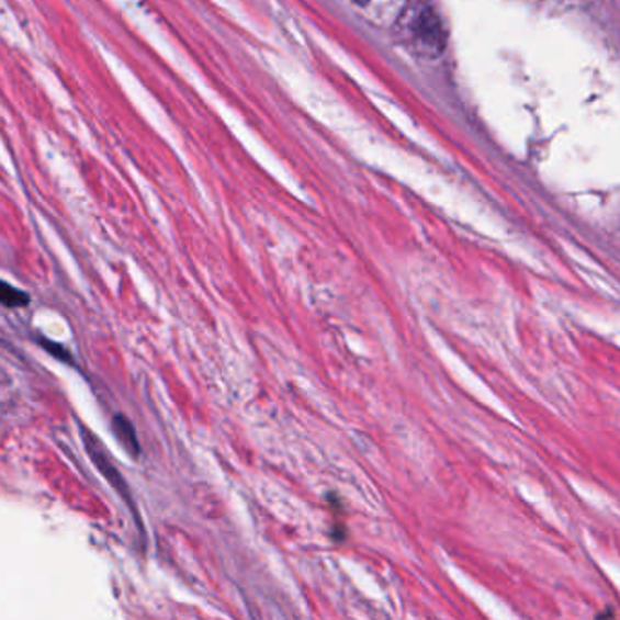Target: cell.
Returning a JSON list of instances; mask_svg holds the SVG:
<instances>
[{
	"instance_id": "cell-6",
	"label": "cell",
	"mask_w": 620,
	"mask_h": 620,
	"mask_svg": "<svg viewBox=\"0 0 620 620\" xmlns=\"http://www.w3.org/2000/svg\"><path fill=\"white\" fill-rule=\"evenodd\" d=\"M353 2H356V4L364 5L367 4L368 0H353Z\"/></svg>"
},
{
	"instance_id": "cell-5",
	"label": "cell",
	"mask_w": 620,
	"mask_h": 620,
	"mask_svg": "<svg viewBox=\"0 0 620 620\" xmlns=\"http://www.w3.org/2000/svg\"><path fill=\"white\" fill-rule=\"evenodd\" d=\"M41 345H43V348H46V350H48L49 353H52V356L57 357V359H60V361L71 362L69 361L68 351L64 350L63 346L55 345V342H49L48 339H41Z\"/></svg>"
},
{
	"instance_id": "cell-2",
	"label": "cell",
	"mask_w": 620,
	"mask_h": 620,
	"mask_svg": "<svg viewBox=\"0 0 620 620\" xmlns=\"http://www.w3.org/2000/svg\"><path fill=\"white\" fill-rule=\"evenodd\" d=\"M414 30L415 35H417L420 43L425 44V48L437 49V52H440L442 46H444L442 27H440L439 19H437L433 11H422L419 19H417V24H415Z\"/></svg>"
},
{
	"instance_id": "cell-1",
	"label": "cell",
	"mask_w": 620,
	"mask_h": 620,
	"mask_svg": "<svg viewBox=\"0 0 620 620\" xmlns=\"http://www.w3.org/2000/svg\"><path fill=\"white\" fill-rule=\"evenodd\" d=\"M82 439H84L86 451H88V455L91 456L93 464L101 470L108 483L112 484L113 488L117 489L119 494L123 495L124 500H126L129 506H133L126 483H124L123 475H121L117 467L113 466L112 456L108 455V451L102 448L101 442H99L90 431H82Z\"/></svg>"
},
{
	"instance_id": "cell-3",
	"label": "cell",
	"mask_w": 620,
	"mask_h": 620,
	"mask_svg": "<svg viewBox=\"0 0 620 620\" xmlns=\"http://www.w3.org/2000/svg\"><path fill=\"white\" fill-rule=\"evenodd\" d=\"M113 428H115V437L121 440V444L133 455H138L140 448H138L137 433H135L132 422L124 415H115Z\"/></svg>"
},
{
	"instance_id": "cell-4",
	"label": "cell",
	"mask_w": 620,
	"mask_h": 620,
	"mask_svg": "<svg viewBox=\"0 0 620 620\" xmlns=\"http://www.w3.org/2000/svg\"><path fill=\"white\" fill-rule=\"evenodd\" d=\"M0 298H2V304L8 306V308H22V306L30 304V295L21 292V290H16V288H11L10 284H2Z\"/></svg>"
}]
</instances>
